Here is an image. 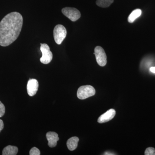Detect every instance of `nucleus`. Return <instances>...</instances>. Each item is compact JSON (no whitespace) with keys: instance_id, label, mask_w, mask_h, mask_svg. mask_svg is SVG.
Instances as JSON below:
<instances>
[{"instance_id":"423d86ee","label":"nucleus","mask_w":155,"mask_h":155,"mask_svg":"<svg viewBox=\"0 0 155 155\" xmlns=\"http://www.w3.org/2000/svg\"><path fill=\"white\" fill-rule=\"evenodd\" d=\"M94 54L98 64L101 67H104L107 63V57L104 49L97 46L94 49Z\"/></svg>"},{"instance_id":"9d476101","label":"nucleus","mask_w":155,"mask_h":155,"mask_svg":"<svg viewBox=\"0 0 155 155\" xmlns=\"http://www.w3.org/2000/svg\"><path fill=\"white\" fill-rule=\"evenodd\" d=\"M79 141V138L77 137H73L69 138L67 141V147L70 151H73L76 149Z\"/></svg>"},{"instance_id":"2eb2a0df","label":"nucleus","mask_w":155,"mask_h":155,"mask_svg":"<svg viewBox=\"0 0 155 155\" xmlns=\"http://www.w3.org/2000/svg\"><path fill=\"white\" fill-rule=\"evenodd\" d=\"M30 155H40V151L39 150L35 147H34L31 149L29 152Z\"/></svg>"},{"instance_id":"9b49d317","label":"nucleus","mask_w":155,"mask_h":155,"mask_svg":"<svg viewBox=\"0 0 155 155\" xmlns=\"http://www.w3.org/2000/svg\"><path fill=\"white\" fill-rule=\"evenodd\" d=\"M18 151V149L17 147L13 146H8L3 149V155H16Z\"/></svg>"},{"instance_id":"f03ea898","label":"nucleus","mask_w":155,"mask_h":155,"mask_svg":"<svg viewBox=\"0 0 155 155\" xmlns=\"http://www.w3.org/2000/svg\"><path fill=\"white\" fill-rule=\"evenodd\" d=\"M67 31L66 28L62 25L58 24L54 29V37L55 41L58 45H61L66 38Z\"/></svg>"},{"instance_id":"a211bd4d","label":"nucleus","mask_w":155,"mask_h":155,"mask_svg":"<svg viewBox=\"0 0 155 155\" xmlns=\"http://www.w3.org/2000/svg\"><path fill=\"white\" fill-rule=\"evenodd\" d=\"M150 71L153 73H155V67H152L150 68Z\"/></svg>"},{"instance_id":"f257e3e1","label":"nucleus","mask_w":155,"mask_h":155,"mask_svg":"<svg viewBox=\"0 0 155 155\" xmlns=\"http://www.w3.org/2000/svg\"><path fill=\"white\" fill-rule=\"evenodd\" d=\"M23 25V17L17 12L7 14L0 22V45L7 47L17 39Z\"/></svg>"},{"instance_id":"7ed1b4c3","label":"nucleus","mask_w":155,"mask_h":155,"mask_svg":"<svg viewBox=\"0 0 155 155\" xmlns=\"http://www.w3.org/2000/svg\"><path fill=\"white\" fill-rule=\"evenodd\" d=\"M95 90L91 85H84L80 87L78 90V97L81 100H84L95 94Z\"/></svg>"},{"instance_id":"ddd939ff","label":"nucleus","mask_w":155,"mask_h":155,"mask_svg":"<svg viewBox=\"0 0 155 155\" xmlns=\"http://www.w3.org/2000/svg\"><path fill=\"white\" fill-rule=\"evenodd\" d=\"M114 2V0H97V5L101 8H106L109 7Z\"/></svg>"},{"instance_id":"20e7f679","label":"nucleus","mask_w":155,"mask_h":155,"mask_svg":"<svg viewBox=\"0 0 155 155\" xmlns=\"http://www.w3.org/2000/svg\"><path fill=\"white\" fill-rule=\"evenodd\" d=\"M40 50L42 54L41 62L45 64H49L53 59L52 53L50 51L49 47L46 44H41Z\"/></svg>"},{"instance_id":"39448f33","label":"nucleus","mask_w":155,"mask_h":155,"mask_svg":"<svg viewBox=\"0 0 155 155\" xmlns=\"http://www.w3.org/2000/svg\"><path fill=\"white\" fill-rule=\"evenodd\" d=\"M62 12L64 16L72 22L77 21L81 17L80 11L75 8L66 7L62 9Z\"/></svg>"},{"instance_id":"f8f14e48","label":"nucleus","mask_w":155,"mask_h":155,"mask_svg":"<svg viewBox=\"0 0 155 155\" xmlns=\"http://www.w3.org/2000/svg\"><path fill=\"white\" fill-rule=\"evenodd\" d=\"M142 11L140 9H137L134 10L128 17L127 20H128V22L130 23H132L135 21L136 19L140 17Z\"/></svg>"},{"instance_id":"0eeeda50","label":"nucleus","mask_w":155,"mask_h":155,"mask_svg":"<svg viewBox=\"0 0 155 155\" xmlns=\"http://www.w3.org/2000/svg\"><path fill=\"white\" fill-rule=\"evenodd\" d=\"M38 82L35 79H30L28 81L27 85V90L30 96H33L36 94L38 90Z\"/></svg>"},{"instance_id":"6e6552de","label":"nucleus","mask_w":155,"mask_h":155,"mask_svg":"<svg viewBox=\"0 0 155 155\" xmlns=\"http://www.w3.org/2000/svg\"><path fill=\"white\" fill-rule=\"evenodd\" d=\"M116 112L115 110L111 109L99 117L97 122L99 123H105L112 120L115 117Z\"/></svg>"},{"instance_id":"dca6fc26","label":"nucleus","mask_w":155,"mask_h":155,"mask_svg":"<svg viewBox=\"0 0 155 155\" xmlns=\"http://www.w3.org/2000/svg\"><path fill=\"white\" fill-rule=\"evenodd\" d=\"M5 112V108L2 103L0 101V117L4 116Z\"/></svg>"},{"instance_id":"6ab92c4d","label":"nucleus","mask_w":155,"mask_h":155,"mask_svg":"<svg viewBox=\"0 0 155 155\" xmlns=\"http://www.w3.org/2000/svg\"><path fill=\"white\" fill-rule=\"evenodd\" d=\"M104 155H115L113 153H111L110 152H105L104 154Z\"/></svg>"},{"instance_id":"f3484780","label":"nucleus","mask_w":155,"mask_h":155,"mask_svg":"<svg viewBox=\"0 0 155 155\" xmlns=\"http://www.w3.org/2000/svg\"><path fill=\"white\" fill-rule=\"evenodd\" d=\"M4 122H3L2 120L0 119V132L3 130V128H4Z\"/></svg>"},{"instance_id":"1a4fd4ad","label":"nucleus","mask_w":155,"mask_h":155,"mask_svg":"<svg viewBox=\"0 0 155 155\" xmlns=\"http://www.w3.org/2000/svg\"><path fill=\"white\" fill-rule=\"evenodd\" d=\"M48 145L50 147H54L57 145V142L59 140V138L58 134L55 132L50 131L46 134Z\"/></svg>"},{"instance_id":"4468645a","label":"nucleus","mask_w":155,"mask_h":155,"mask_svg":"<svg viewBox=\"0 0 155 155\" xmlns=\"http://www.w3.org/2000/svg\"><path fill=\"white\" fill-rule=\"evenodd\" d=\"M144 154L145 155H155V149L150 147L147 148L145 151Z\"/></svg>"}]
</instances>
